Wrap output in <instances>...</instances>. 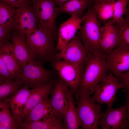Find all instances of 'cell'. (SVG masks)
<instances>
[{
  "mask_svg": "<svg viewBox=\"0 0 129 129\" xmlns=\"http://www.w3.org/2000/svg\"><path fill=\"white\" fill-rule=\"evenodd\" d=\"M11 41L15 55L22 69L31 60L37 59L28 44L24 34L13 30Z\"/></svg>",
  "mask_w": 129,
  "mask_h": 129,
  "instance_id": "9a60e30c",
  "label": "cell"
},
{
  "mask_svg": "<svg viewBox=\"0 0 129 129\" xmlns=\"http://www.w3.org/2000/svg\"><path fill=\"white\" fill-rule=\"evenodd\" d=\"M8 98L0 101V129L20 128L19 124L13 115L9 105Z\"/></svg>",
  "mask_w": 129,
  "mask_h": 129,
  "instance_id": "603a6c76",
  "label": "cell"
},
{
  "mask_svg": "<svg viewBox=\"0 0 129 129\" xmlns=\"http://www.w3.org/2000/svg\"><path fill=\"white\" fill-rule=\"evenodd\" d=\"M89 53L77 34L64 48L58 51L54 59L84 66Z\"/></svg>",
  "mask_w": 129,
  "mask_h": 129,
  "instance_id": "9c48e42d",
  "label": "cell"
},
{
  "mask_svg": "<svg viewBox=\"0 0 129 129\" xmlns=\"http://www.w3.org/2000/svg\"><path fill=\"white\" fill-rule=\"evenodd\" d=\"M128 6H129V3H128Z\"/></svg>",
  "mask_w": 129,
  "mask_h": 129,
  "instance_id": "f35d334b",
  "label": "cell"
},
{
  "mask_svg": "<svg viewBox=\"0 0 129 129\" xmlns=\"http://www.w3.org/2000/svg\"><path fill=\"white\" fill-rule=\"evenodd\" d=\"M127 12L125 16L129 20V6H128Z\"/></svg>",
  "mask_w": 129,
  "mask_h": 129,
  "instance_id": "8d00e7d4",
  "label": "cell"
},
{
  "mask_svg": "<svg viewBox=\"0 0 129 129\" xmlns=\"http://www.w3.org/2000/svg\"><path fill=\"white\" fill-rule=\"evenodd\" d=\"M0 1L16 8L31 3V0H0Z\"/></svg>",
  "mask_w": 129,
  "mask_h": 129,
  "instance_id": "1f68e13d",
  "label": "cell"
},
{
  "mask_svg": "<svg viewBox=\"0 0 129 129\" xmlns=\"http://www.w3.org/2000/svg\"><path fill=\"white\" fill-rule=\"evenodd\" d=\"M115 1L94 3L93 4L99 21L106 22L112 19Z\"/></svg>",
  "mask_w": 129,
  "mask_h": 129,
  "instance_id": "d4e9b609",
  "label": "cell"
},
{
  "mask_svg": "<svg viewBox=\"0 0 129 129\" xmlns=\"http://www.w3.org/2000/svg\"><path fill=\"white\" fill-rule=\"evenodd\" d=\"M31 90L32 88L22 85L16 93L8 98L13 115L19 125L22 121L24 111Z\"/></svg>",
  "mask_w": 129,
  "mask_h": 129,
  "instance_id": "e0dca14e",
  "label": "cell"
},
{
  "mask_svg": "<svg viewBox=\"0 0 129 129\" xmlns=\"http://www.w3.org/2000/svg\"><path fill=\"white\" fill-rule=\"evenodd\" d=\"M76 104L80 127L83 129H98L103 112L102 105L97 103L90 95L78 93Z\"/></svg>",
  "mask_w": 129,
  "mask_h": 129,
  "instance_id": "3957f363",
  "label": "cell"
},
{
  "mask_svg": "<svg viewBox=\"0 0 129 129\" xmlns=\"http://www.w3.org/2000/svg\"><path fill=\"white\" fill-rule=\"evenodd\" d=\"M109 72L118 77L129 70V49L116 47L106 55Z\"/></svg>",
  "mask_w": 129,
  "mask_h": 129,
  "instance_id": "5bb4252c",
  "label": "cell"
},
{
  "mask_svg": "<svg viewBox=\"0 0 129 129\" xmlns=\"http://www.w3.org/2000/svg\"><path fill=\"white\" fill-rule=\"evenodd\" d=\"M123 88L118 77L109 72L96 86L92 97L97 103L112 107L115 101L117 91Z\"/></svg>",
  "mask_w": 129,
  "mask_h": 129,
  "instance_id": "ba28073f",
  "label": "cell"
},
{
  "mask_svg": "<svg viewBox=\"0 0 129 129\" xmlns=\"http://www.w3.org/2000/svg\"><path fill=\"white\" fill-rule=\"evenodd\" d=\"M126 93V102L125 104L127 111V117L129 122V91L125 90Z\"/></svg>",
  "mask_w": 129,
  "mask_h": 129,
  "instance_id": "836d02e7",
  "label": "cell"
},
{
  "mask_svg": "<svg viewBox=\"0 0 129 129\" xmlns=\"http://www.w3.org/2000/svg\"><path fill=\"white\" fill-rule=\"evenodd\" d=\"M116 0H105L104 2H110L112 1H114Z\"/></svg>",
  "mask_w": 129,
  "mask_h": 129,
  "instance_id": "74e56055",
  "label": "cell"
},
{
  "mask_svg": "<svg viewBox=\"0 0 129 129\" xmlns=\"http://www.w3.org/2000/svg\"><path fill=\"white\" fill-rule=\"evenodd\" d=\"M18 80L0 81V100H2L12 96L22 86Z\"/></svg>",
  "mask_w": 129,
  "mask_h": 129,
  "instance_id": "484cf974",
  "label": "cell"
},
{
  "mask_svg": "<svg viewBox=\"0 0 129 129\" xmlns=\"http://www.w3.org/2000/svg\"><path fill=\"white\" fill-rule=\"evenodd\" d=\"M106 55L101 50L89 53L84 66L79 93L91 95L97 85L107 75Z\"/></svg>",
  "mask_w": 129,
  "mask_h": 129,
  "instance_id": "6da1fadb",
  "label": "cell"
},
{
  "mask_svg": "<svg viewBox=\"0 0 129 129\" xmlns=\"http://www.w3.org/2000/svg\"><path fill=\"white\" fill-rule=\"evenodd\" d=\"M54 59L51 64L59 79L73 93L78 91L81 83L84 66L62 60Z\"/></svg>",
  "mask_w": 129,
  "mask_h": 129,
  "instance_id": "52a82bcc",
  "label": "cell"
},
{
  "mask_svg": "<svg viewBox=\"0 0 129 129\" xmlns=\"http://www.w3.org/2000/svg\"><path fill=\"white\" fill-rule=\"evenodd\" d=\"M51 77V71L44 67L40 59H35L22 68L18 80L22 85L32 88L50 81Z\"/></svg>",
  "mask_w": 129,
  "mask_h": 129,
  "instance_id": "5b68a950",
  "label": "cell"
},
{
  "mask_svg": "<svg viewBox=\"0 0 129 129\" xmlns=\"http://www.w3.org/2000/svg\"><path fill=\"white\" fill-rule=\"evenodd\" d=\"M70 91L68 86L59 78L54 84L50 93L49 101L52 113L61 120L67 105Z\"/></svg>",
  "mask_w": 129,
  "mask_h": 129,
  "instance_id": "4fadbf2b",
  "label": "cell"
},
{
  "mask_svg": "<svg viewBox=\"0 0 129 129\" xmlns=\"http://www.w3.org/2000/svg\"><path fill=\"white\" fill-rule=\"evenodd\" d=\"M94 3L93 0H70L58 7L60 13L82 17Z\"/></svg>",
  "mask_w": 129,
  "mask_h": 129,
  "instance_id": "7402d4cb",
  "label": "cell"
},
{
  "mask_svg": "<svg viewBox=\"0 0 129 129\" xmlns=\"http://www.w3.org/2000/svg\"><path fill=\"white\" fill-rule=\"evenodd\" d=\"M83 19V16H71L62 22L57 30L56 50L64 48L77 34Z\"/></svg>",
  "mask_w": 129,
  "mask_h": 129,
  "instance_id": "30bf717a",
  "label": "cell"
},
{
  "mask_svg": "<svg viewBox=\"0 0 129 129\" xmlns=\"http://www.w3.org/2000/svg\"><path fill=\"white\" fill-rule=\"evenodd\" d=\"M102 129H129L125 104L119 107H108L99 123Z\"/></svg>",
  "mask_w": 129,
  "mask_h": 129,
  "instance_id": "7c38bea8",
  "label": "cell"
},
{
  "mask_svg": "<svg viewBox=\"0 0 129 129\" xmlns=\"http://www.w3.org/2000/svg\"><path fill=\"white\" fill-rule=\"evenodd\" d=\"M52 113L49 98H47L33 107L22 122H32L41 120Z\"/></svg>",
  "mask_w": 129,
  "mask_h": 129,
  "instance_id": "cb8c5ba5",
  "label": "cell"
},
{
  "mask_svg": "<svg viewBox=\"0 0 129 129\" xmlns=\"http://www.w3.org/2000/svg\"><path fill=\"white\" fill-rule=\"evenodd\" d=\"M72 93L70 90L68 93V104L63 116V123L65 129H78L80 127L77 107Z\"/></svg>",
  "mask_w": 129,
  "mask_h": 129,
  "instance_id": "44dd1931",
  "label": "cell"
},
{
  "mask_svg": "<svg viewBox=\"0 0 129 129\" xmlns=\"http://www.w3.org/2000/svg\"><path fill=\"white\" fill-rule=\"evenodd\" d=\"M53 85V81L51 80L38 87L32 88L24 111L22 121L31 109L48 97Z\"/></svg>",
  "mask_w": 129,
  "mask_h": 129,
  "instance_id": "ac0fdd59",
  "label": "cell"
},
{
  "mask_svg": "<svg viewBox=\"0 0 129 129\" xmlns=\"http://www.w3.org/2000/svg\"><path fill=\"white\" fill-rule=\"evenodd\" d=\"M94 3H100L105 1V0H93Z\"/></svg>",
  "mask_w": 129,
  "mask_h": 129,
  "instance_id": "d590c367",
  "label": "cell"
},
{
  "mask_svg": "<svg viewBox=\"0 0 129 129\" xmlns=\"http://www.w3.org/2000/svg\"><path fill=\"white\" fill-rule=\"evenodd\" d=\"M101 26L92 5L83 16L77 34L89 53L101 50L99 43Z\"/></svg>",
  "mask_w": 129,
  "mask_h": 129,
  "instance_id": "277c9868",
  "label": "cell"
},
{
  "mask_svg": "<svg viewBox=\"0 0 129 129\" xmlns=\"http://www.w3.org/2000/svg\"><path fill=\"white\" fill-rule=\"evenodd\" d=\"M27 42L37 59L41 60L50 58L56 50V39L37 27L26 35Z\"/></svg>",
  "mask_w": 129,
  "mask_h": 129,
  "instance_id": "8992f818",
  "label": "cell"
},
{
  "mask_svg": "<svg viewBox=\"0 0 129 129\" xmlns=\"http://www.w3.org/2000/svg\"><path fill=\"white\" fill-rule=\"evenodd\" d=\"M36 17L37 27L57 39V19L60 14L53 0H31Z\"/></svg>",
  "mask_w": 129,
  "mask_h": 129,
  "instance_id": "7a4b0ae2",
  "label": "cell"
},
{
  "mask_svg": "<svg viewBox=\"0 0 129 129\" xmlns=\"http://www.w3.org/2000/svg\"><path fill=\"white\" fill-rule=\"evenodd\" d=\"M16 8L0 1V25L13 28V23Z\"/></svg>",
  "mask_w": 129,
  "mask_h": 129,
  "instance_id": "83f0119b",
  "label": "cell"
},
{
  "mask_svg": "<svg viewBox=\"0 0 129 129\" xmlns=\"http://www.w3.org/2000/svg\"><path fill=\"white\" fill-rule=\"evenodd\" d=\"M129 0H116L114 4V15L112 21L116 24L122 22L127 12Z\"/></svg>",
  "mask_w": 129,
  "mask_h": 129,
  "instance_id": "f1b7e54d",
  "label": "cell"
},
{
  "mask_svg": "<svg viewBox=\"0 0 129 129\" xmlns=\"http://www.w3.org/2000/svg\"><path fill=\"white\" fill-rule=\"evenodd\" d=\"M125 90L129 91V70L118 77Z\"/></svg>",
  "mask_w": 129,
  "mask_h": 129,
  "instance_id": "d6a6232c",
  "label": "cell"
},
{
  "mask_svg": "<svg viewBox=\"0 0 129 129\" xmlns=\"http://www.w3.org/2000/svg\"><path fill=\"white\" fill-rule=\"evenodd\" d=\"M118 39L117 25L111 20L101 26L100 45L101 50L106 55L116 47Z\"/></svg>",
  "mask_w": 129,
  "mask_h": 129,
  "instance_id": "2e32d148",
  "label": "cell"
},
{
  "mask_svg": "<svg viewBox=\"0 0 129 129\" xmlns=\"http://www.w3.org/2000/svg\"><path fill=\"white\" fill-rule=\"evenodd\" d=\"M13 31L11 27L0 25V43L11 41Z\"/></svg>",
  "mask_w": 129,
  "mask_h": 129,
  "instance_id": "f546056e",
  "label": "cell"
},
{
  "mask_svg": "<svg viewBox=\"0 0 129 129\" xmlns=\"http://www.w3.org/2000/svg\"><path fill=\"white\" fill-rule=\"evenodd\" d=\"M20 128L24 129H64L61 120L52 113L39 120L32 122H22Z\"/></svg>",
  "mask_w": 129,
  "mask_h": 129,
  "instance_id": "ffe728a7",
  "label": "cell"
},
{
  "mask_svg": "<svg viewBox=\"0 0 129 129\" xmlns=\"http://www.w3.org/2000/svg\"><path fill=\"white\" fill-rule=\"evenodd\" d=\"M13 30L26 35L37 27V20L31 3L16 8Z\"/></svg>",
  "mask_w": 129,
  "mask_h": 129,
  "instance_id": "8fae6325",
  "label": "cell"
},
{
  "mask_svg": "<svg viewBox=\"0 0 129 129\" xmlns=\"http://www.w3.org/2000/svg\"><path fill=\"white\" fill-rule=\"evenodd\" d=\"M116 25L118 31L116 47L129 49V20L125 16L124 20Z\"/></svg>",
  "mask_w": 129,
  "mask_h": 129,
  "instance_id": "4316f807",
  "label": "cell"
},
{
  "mask_svg": "<svg viewBox=\"0 0 129 129\" xmlns=\"http://www.w3.org/2000/svg\"><path fill=\"white\" fill-rule=\"evenodd\" d=\"M15 80L9 69L3 60L0 58V81Z\"/></svg>",
  "mask_w": 129,
  "mask_h": 129,
  "instance_id": "4dcf8cb0",
  "label": "cell"
},
{
  "mask_svg": "<svg viewBox=\"0 0 129 129\" xmlns=\"http://www.w3.org/2000/svg\"><path fill=\"white\" fill-rule=\"evenodd\" d=\"M56 5L59 7L70 0H53Z\"/></svg>",
  "mask_w": 129,
  "mask_h": 129,
  "instance_id": "e575fe53",
  "label": "cell"
},
{
  "mask_svg": "<svg viewBox=\"0 0 129 129\" xmlns=\"http://www.w3.org/2000/svg\"><path fill=\"white\" fill-rule=\"evenodd\" d=\"M0 58L7 66L14 79L18 80L22 69L15 55L11 41L0 43Z\"/></svg>",
  "mask_w": 129,
  "mask_h": 129,
  "instance_id": "d6986e66",
  "label": "cell"
}]
</instances>
